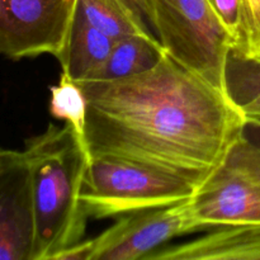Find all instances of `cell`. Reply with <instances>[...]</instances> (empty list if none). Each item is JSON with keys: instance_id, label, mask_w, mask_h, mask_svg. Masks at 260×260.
Instances as JSON below:
<instances>
[{"instance_id": "cell-3", "label": "cell", "mask_w": 260, "mask_h": 260, "mask_svg": "<svg viewBox=\"0 0 260 260\" xmlns=\"http://www.w3.org/2000/svg\"><path fill=\"white\" fill-rule=\"evenodd\" d=\"M197 185L165 170L116 157H90L81 189L89 218H107L192 198Z\"/></svg>"}, {"instance_id": "cell-5", "label": "cell", "mask_w": 260, "mask_h": 260, "mask_svg": "<svg viewBox=\"0 0 260 260\" xmlns=\"http://www.w3.org/2000/svg\"><path fill=\"white\" fill-rule=\"evenodd\" d=\"M188 206L201 231L223 225H260V147L241 135Z\"/></svg>"}, {"instance_id": "cell-13", "label": "cell", "mask_w": 260, "mask_h": 260, "mask_svg": "<svg viewBox=\"0 0 260 260\" xmlns=\"http://www.w3.org/2000/svg\"><path fill=\"white\" fill-rule=\"evenodd\" d=\"M75 5L91 25L114 41L126 36L152 33L126 0H75Z\"/></svg>"}, {"instance_id": "cell-11", "label": "cell", "mask_w": 260, "mask_h": 260, "mask_svg": "<svg viewBox=\"0 0 260 260\" xmlns=\"http://www.w3.org/2000/svg\"><path fill=\"white\" fill-rule=\"evenodd\" d=\"M167 55L152 33L126 36L116 40L108 57L85 80H116L155 68Z\"/></svg>"}, {"instance_id": "cell-9", "label": "cell", "mask_w": 260, "mask_h": 260, "mask_svg": "<svg viewBox=\"0 0 260 260\" xmlns=\"http://www.w3.org/2000/svg\"><path fill=\"white\" fill-rule=\"evenodd\" d=\"M144 260H260V225H223L196 240L164 245Z\"/></svg>"}, {"instance_id": "cell-8", "label": "cell", "mask_w": 260, "mask_h": 260, "mask_svg": "<svg viewBox=\"0 0 260 260\" xmlns=\"http://www.w3.org/2000/svg\"><path fill=\"white\" fill-rule=\"evenodd\" d=\"M35 210L24 152L0 151V260H33Z\"/></svg>"}, {"instance_id": "cell-14", "label": "cell", "mask_w": 260, "mask_h": 260, "mask_svg": "<svg viewBox=\"0 0 260 260\" xmlns=\"http://www.w3.org/2000/svg\"><path fill=\"white\" fill-rule=\"evenodd\" d=\"M50 113L63 121L83 140L86 124V99L83 89L66 74L61 73L56 85L50 86Z\"/></svg>"}, {"instance_id": "cell-18", "label": "cell", "mask_w": 260, "mask_h": 260, "mask_svg": "<svg viewBox=\"0 0 260 260\" xmlns=\"http://www.w3.org/2000/svg\"><path fill=\"white\" fill-rule=\"evenodd\" d=\"M243 135L255 144L256 146L260 147V121H255V119H246L245 126H244Z\"/></svg>"}, {"instance_id": "cell-4", "label": "cell", "mask_w": 260, "mask_h": 260, "mask_svg": "<svg viewBox=\"0 0 260 260\" xmlns=\"http://www.w3.org/2000/svg\"><path fill=\"white\" fill-rule=\"evenodd\" d=\"M151 30L173 60L223 90L235 37L208 0H152Z\"/></svg>"}, {"instance_id": "cell-1", "label": "cell", "mask_w": 260, "mask_h": 260, "mask_svg": "<svg viewBox=\"0 0 260 260\" xmlns=\"http://www.w3.org/2000/svg\"><path fill=\"white\" fill-rule=\"evenodd\" d=\"M86 99L90 157H116L200 187L243 135L246 118L226 93L165 55L116 80L76 81Z\"/></svg>"}, {"instance_id": "cell-15", "label": "cell", "mask_w": 260, "mask_h": 260, "mask_svg": "<svg viewBox=\"0 0 260 260\" xmlns=\"http://www.w3.org/2000/svg\"><path fill=\"white\" fill-rule=\"evenodd\" d=\"M234 50L260 56V0H240V23Z\"/></svg>"}, {"instance_id": "cell-2", "label": "cell", "mask_w": 260, "mask_h": 260, "mask_svg": "<svg viewBox=\"0 0 260 260\" xmlns=\"http://www.w3.org/2000/svg\"><path fill=\"white\" fill-rule=\"evenodd\" d=\"M35 210L33 260H55L61 251L83 240L88 215L81 189L90 155L69 124L50 123L25 141Z\"/></svg>"}, {"instance_id": "cell-7", "label": "cell", "mask_w": 260, "mask_h": 260, "mask_svg": "<svg viewBox=\"0 0 260 260\" xmlns=\"http://www.w3.org/2000/svg\"><path fill=\"white\" fill-rule=\"evenodd\" d=\"M197 231L201 229L190 215L188 201L126 213L90 239L89 260H144L174 238Z\"/></svg>"}, {"instance_id": "cell-12", "label": "cell", "mask_w": 260, "mask_h": 260, "mask_svg": "<svg viewBox=\"0 0 260 260\" xmlns=\"http://www.w3.org/2000/svg\"><path fill=\"white\" fill-rule=\"evenodd\" d=\"M223 91L246 119L260 121V56H245L233 48L223 76Z\"/></svg>"}, {"instance_id": "cell-19", "label": "cell", "mask_w": 260, "mask_h": 260, "mask_svg": "<svg viewBox=\"0 0 260 260\" xmlns=\"http://www.w3.org/2000/svg\"><path fill=\"white\" fill-rule=\"evenodd\" d=\"M0 151H2V147H0Z\"/></svg>"}, {"instance_id": "cell-6", "label": "cell", "mask_w": 260, "mask_h": 260, "mask_svg": "<svg viewBox=\"0 0 260 260\" xmlns=\"http://www.w3.org/2000/svg\"><path fill=\"white\" fill-rule=\"evenodd\" d=\"M75 0H0V56L52 55L65 47Z\"/></svg>"}, {"instance_id": "cell-17", "label": "cell", "mask_w": 260, "mask_h": 260, "mask_svg": "<svg viewBox=\"0 0 260 260\" xmlns=\"http://www.w3.org/2000/svg\"><path fill=\"white\" fill-rule=\"evenodd\" d=\"M129 7L145 20L147 25L151 29V19H152V0H126ZM152 32V30H151Z\"/></svg>"}, {"instance_id": "cell-10", "label": "cell", "mask_w": 260, "mask_h": 260, "mask_svg": "<svg viewBox=\"0 0 260 260\" xmlns=\"http://www.w3.org/2000/svg\"><path fill=\"white\" fill-rule=\"evenodd\" d=\"M113 43L114 40L91 25L75 5L65 47L57 57L62 73L74 81L85 80L106 61Z\"/></svg>"}, {"instance_id": "cell-16", "label": "cell", "mask_w": 260, "mask_h": 260, "mask_svg": "<svg viewBox=\"0 0 260 260\" xmlns=\"http://www.w3.org/2000/svg\"><path fill=\"white\" fill-rule=\"evenodd\" d=\"M208 3L217 13L223 24L233 33L236 42V35L240 23V0H208Z\"/></svg>"}]
</instances>
